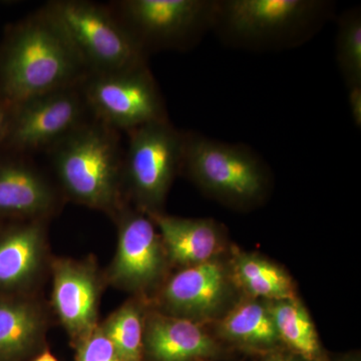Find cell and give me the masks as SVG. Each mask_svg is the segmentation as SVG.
I'll use <instances>...</instances> for the list:
<instances>
[{
	"label": "cell",
	"instance_id": "1",
	"mask_svg": "<svg viewBox=\"0 0 361 361\" xmlns=\"http://www.w3.org/2000/svg\"><path fill=\"white\" fill-rule=\"evenodd\" d=\"M87 75L42 7L11 26L0 47V104L6 109L80 85Z\"/></svg>",
	"mask_w": 361,
	"mask_h": 361
},
{
	"label": "cell",
	"instance_id": "2",
	"mask_svg": "<svg viewBox=\"0 0 361 361\" xmlns=\"http://www.w3.org/2000/svg\"><path fill=\"white\" fill-rule=\"evenodd\" d=\"M63 193L111 217L128 204L123 153L118 130L94 116L47 149Z\"/></svg>",
	"mask_w": 361,
	"mask_h": 361
},
{
	"label": "cell",
	"instance_id": "3",
	"mask_svg": "<svg viewBox=\"0 0 361 361\" xmlns=\"http://www.w3.org/2000/svg\"><path fill=\"white\" fill-rule=\"evenodd\" d=\"M334 7L325 0H217L212 32L235 49H294L326 25Z\"/></svg>",
	"mask_w": 361,
	"mask_h": 361
},
{
	"label": "cell",
	"instance_id": "4",
	"mask_svg": "<svg viewBox=\"0 0 361 361\" xmlns=\"http://www.w3.org/2000/svg\"><path fill=\"white\" fill-rule=\"evenodd\" d=\"M180 173L207 196L235 210L260 207L272 191L271 169L255 149L201 133L184 132Z\"/></svg>",
	"mask_w": 361,
	"mask_h": 361
},
{
	"label": "cell",
	"instance_id": "5",
	"mask_svg": "<svg viewBox=\"0 0 361 361\" xmlns=\"http://www.w3.org/2000/svg\"><path fill=\"white\" fill-rule=\"evenodd\" d=\"M42 9L70 42L90 75L148 65L109 4L87 0H54Z\"/></svg>",
	"mask_w": 361,
	"mask_h": 361
},
{
	"label": "cell",
	"instance_id": "6",
	"mask_svg": "<svg viewBox=\"0 0 361 361\" xmlns=\"http://www.w3.org/2000/svg\"><path fill=\"white\" fill-rule=\"evenodd\" d=\"M147 56L187 51L212 32L217 0H120L108 4Z\"/></svg>",
	"mask_w": 361,
	"mask_h": 361
},
{
	"label": "cell",
	"instance_id": "7",
	"mask_svg": "<svg viewBox=\"0 0 361 361\" xmlns=\"http://www.w3.org/2000/svg\"><path fill=\"white\" fill-rule=\"evenodd\" d=\"M128 134L123 167L126 200L148 215L161 213L180 173L184 132L168 118L147 123Z\"/></svg>",
	"mask_w": 361,
	"mask_h": 361
},
{
	"label": "cell",
	"instance_id": "8",
	"mask_svg": "<svg viewBox=\"0 0 361 361\" xmlns=\"http://www.w3.org/2000/svg\"><path fill=\"white\" fill-rule=\"evenodd\" d=\"M80 89L92 116L118 132L129 133L169 118L163 94L148 65L87 75Z\"/></svg>",
	"mask_w": 361,
	"mask_h": 361
},
{
	"label": "cell",
	"instance_id": "9",
	"mask_svg": "<svg viewBox=\"0 0 361 361\" xmlns=\"http://www.w3.org/2000/svg\"><path fill=\"white\" fill-rule=\"evenodd\" d=\"M227 256L169 275L149 299V305L164 314L210 326L242 297Z\"/></svg>",
	"mask_w": 361,
	"mask_h": 361
},
{
	"label": "cell",
	"instance_id": "10",
	"mask_svg": "<svg viewBox=\"0 0 361 361\" xmlns=\"http://www.w3.org/2000/svg\"><path fill=\"white\" fill-rule=\"evenodd\" d=\"M118 247L106 280L135 296L149 299L169 276L170 262L160 233L148 214L130 203L116 214Z\"/></svg>",
	"mask_w": 361,
	"mask_h": 361
},
{
	"label": "cell",
	"instance_id": "11",
	"mask_svg": "<svg viewBox=\"0 0 361 361\" xmlns=\"http://www.w3.org/2000/svg\"><path fill=\"white\" fill-rule=\"evenodd\" d=\"M80 85L6 109L1 139L18 153L47 151L92 118Z\"/></svg>",
	"mask_w": 361,
	"mask_h": 361
},
{
	"label": "cell",
	"instance_id": "12",
	"mask_svg": "<svg viewBox=\"0 0 361 361\" xmlns=\"http://www.w3.org/2000/svg\"><path fill=\"white\" fill-rule=\"evenodd\" d=\"M51 272L52 306L75 345L99 326L103 278L90 259H54Z\"/></svg>",
	"mask_w": 361,
	"mask_h": 361
},
{
	"label": "cell",
	"instance_id": "13",
	"mask_svg": "<svg viewBox=\"0 0 361 361\" xmlns=\"http://www.w3.org/2000/svg\"><path fill=\"white\" fill-rule=\"evenodd\" d=\"M160 233L171 267L178 269L226 257L232 244L227 229L210 218L149 215Z\"/></svg>",
	"mask_w": 361,
	"mask_h": 361
},
{
	"label": "cell",
	"instance_id": "14",
	"mask_svg": "<svg viewBox=\"0 0 361 361\" xmlns=\"http://www.w3.org/2000/svg\"><path fill=\"white\" fill-rule=\"evenodd\" d=\"M206 326L164 314L149 304L145 317L144 358L151 361H199L220 353Z\"/></svg>",
	"mask_w": 361,
	"mask_h": 361
},
{
	"label": "cell",
	"instance_id": "15",
	"mask_svg": "<svg viewBox=\"0 0 361 361\" xmlns=\"http://www.w3.org/2000/svg\"><path fill=\"white\" fill-rule=\"evenodd\" d=\"M59 199L58 190L33 164L0 161V215L47 220L58 210Z\"/></svg>",
	"mask_w": 361,
	"mask_h": 361
},
{
	"label": "cell",
	"instance_id": "16",
	"mask_svg": "<svg viewBox=\"0 0 361 361\" xmlns=\"http://www.w3.org/2000/svg\"><path fill=\"white\" fill-rule=\"evenodd\" d=\"M45 221H25L0 234V290H27L42 275L47 252Z\"/></svg>",
	"mask_w": 361,
	"mask_h": 361
},
{
	"label": "cell",
	"instance_id": "17",
	"mask_svg": "<svg viewBox=\"0 0 361 361\" xmlns=\"http://www.w3.org/2000/svg\"><path fill=\"white\" fill-rule=\"evenodd\" d=\"M210 326L216 338L252 353L265 355L282 348L268 301L242 296Z\"/></svg>",
	"mask_w": 361,
	"mask_h": 361
},
{
	"label": "cell",
	"instance_id": "18",
	"mask_svg": "<svg viewBox=\"0 0 361 361\" xmlns=\"http://www.w3.org/2000/svg\"><path fill=\"white\" fill-rule=\"evenodd\" d=\"M47 329L42 305L23 295L0 297V361H20L39 346Z\"/></svg>",
	"mask_w": 361,
	"mask_h": 361
},
{
	"label": "cell",
	"instance_id": "19",
	"mask_svg": "<svg viewBox=\"0 0 361 361\" xmlns=\"http://www.w3.org/2000/svg\"><path fill=\"white\" fill-rule=\"evenodd\" d=\"M228 265L242 296L276 301L298 296L293 277L283 266L269 258L232 245Z\"/></svg>",
	"mask_w": 361,
	"mask_h": 361
},
{
	"label": "cell",
	"instance_id": "20",
	"mask_svg": "<svg viewBox=\"0 0 361 361\" xmlns=\"http://www.w3.org/2000/svg\"><path fill=\"white\" fill-rule=\"evenodd\" d=\"M268 303L282 346L304 361H325L314 322L299 296Z\"/></svg>",
	"mask_w": 361,
	"mask_h": 361
},
{
	"label": "cell",
	"instance_id": "21",
	"mask_svg": "<svg viewBox=\"0 0 361 361\" xmlns=\"http://www.w3.org/2000/svg\"><path fill=\"white\" fill-rule=\"evenodd\" d=\"M149 304V299L134 296L99 324L123 361H144L145 317Z\"/></svg>",
	"mask_w": 361,
	"mask_h": 361
},
{
	"label": "cell",
	"instance_id": "22",
	"mask_svg": "<svg viewBox=\"0 0 361 361\" xmlns=\"http://www.w3.org/2000/svg\"><path fill=\"white\" fill-rule=\"evenodd\" d=\"M336 63L346 87L361 85V13L348 9L337 23Z\"/></svg>",
	"mask_w": 361,
	"mask_h": 361
},
{
	"label": "cell",
	"instance_id": "23",
	"mask_svg": "<svg viewBox=\"0 0 361 361\" xmlns=\"http://www.w3.org/2000/svg\"><path fill=\"white\" fill-rule=\"evenodd\" d=\"M77 361H123L101 326L75 344Z\"/></svg>",
	"mask_w": 361,
	"mask_h": 361
},
{
	"label": "cell",
	"instance_id": "24",
	"mask_svg": "<svg viewBox=\"0 0 361 361\" xmlns=\"http://www.w3.org/2000/svg\"><path fill=\"white\" fill-rule=\"evenodd\" d=\"M349 113L356 128H361V85L348 87Z\"/></svg>",
	"mask_w": 361,
	"mask_h": 361
},
{
	"label": "cell",
	"instance_id": "25",
	"mask_svg": "<svg viewBox=\"0 0 361 361\" xmlns=\"http://www.w3.org/2000/svg\"><path fill=\"white\" fill-rule=\"evenodd\" d=\"M264 361H304L298 356L292 355L290 353H285L282 349L272 351L264 355Z\"/></svg>",
	"mask_w": 361,
	"mask_h": 361
},
{
	"label": "cell",
	"instance_id": "26",
	"mask_svg": "<svg viewBox=\"0 0 361 361\" xmlns=\"http://www.w3.org/2000/svg\"><path fill=\"white\" fill-rule=\"evenodd\" d=\"M33 361H59V360L49 351H44V353H40Z\"/></svg>",
	"mask_w": 361,
	"mask_h": 361
},
{
	"label": "cell",
	"instance_id": "27",
	"mask_svg": "<svg viewBox=\"0 0 361 361\" xmlns=\"http://www.w3.org/2000/svg\"><path fill=\"white\" fill-rule=\"evenodd\" d=\"M4 121H6V108L0 104V139H1L2 130H4Z\"/></svg>",
	"mask_w": 361,
	"mask_h": 361
},
{
	"label": "cell",
	"instance_id": "28",
	"mask_svg": "<svg viewBox=\"0 0 361 361\" xmlns=\"http://www.w3.org/2000/svg\"><path fill=\"white\" fill-rule=\"evenodd\" d=\"M339 361H360V357L357 356H346V357L342 358Z\"/></svg>",
	"mask_w": 361,
	"mask_h": 361
},
{
	"label": "cell",
	"instance_id": "29",
	"mask_svg": "<svg viewBox=\"0 0 361 361\" xmlns=\"http://www.w3.org/2000/svg\"><path fill=\"white\" fill-rule=\"evenodd\" d=\"M199 361H209L208 360H199Z\"/></svg>",
	"mask_w": 361,
	"mask_h": 361
}]
</instances>
